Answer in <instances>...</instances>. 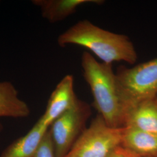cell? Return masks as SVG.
Listing matches in <instances>:
<instances>
[{
  "instance_id": "6da1fadb",
  "label": "cell",
  "mask_w": 157,
  "mask_h": 157,
  "mask_svg": "<svg viewBox=\"0 0 157 157\" xmlns=\"http://www.w3.org/2000/svg\"><path fill=\"white\" fill-rule=\"evenodd\" d=\"M82 67L98 114L109 126L124 128L129 107L117 75L113 71L112 64L98 62L85 51L82 56Z\"/></svg>"
},
{
  "instance_id": "52a82bcc",
  "label": "cell",
  "mask_w": 157,
  "mask_h": 157,
  "mask_svg": "<svg viewBox=\"0 0 157 157\" xmlns=\"http://www.w3.org/2000/svg\"><path fill=\"white\" fill-rule=\"evenodd\" d=\"M124 127H130L157 135L155 98L140 101L130 107L126 113Z\"/></svg>"
},
{
  "instance_id": "3957f363",
  "label": "cell",
  "mask_w": 157,
  "mask_h": 157,
  "mask_svg": "<svg viewBox=\"0 0 157 157\" xmlns=\"http://www.w3.org/2000/svg\"><path fill=\"white\" fill-rule=\"evenodd\" d=\"M122 128L109 126L97 115L79 136L66 157H109L121 146Z\"/></svg>"
},
{
  "instance_id": "9a60e30c",
  "label": "cell",
  "mask_w": 157,
  "mask_h": 157,
  "mask_svg": "<svg viewBox=\"0 0 157 157\" xmlns=\"http://www.w3.org/2000/svg\"><path fill=\"white\" fill-rule=\"evenodd\" d=\"M2 129V124H0V132L1 131V130Z\"/></svg>"
},
{
  "instance_id": "5b68a950",
  "label": "cell",
  "mask_w": 157,
  "mask_h": 157,
  "mask_svg": "<svg viewBox=\"0 0 157 157\" xmlns=\"http://www.w3.org/2000/svg\"><path fill=\"white\" fill-rule=\"evenodd\" d=\"M91 114L89 105L78 99L72 108L65 112L51 125L50 130L56 157H66Z\"/></svg>"
},
{
  "instance_id": "5bb4252c",
  "label": "cell",
  "mask_w": 157,
  "mask_h": 157,
  "mask_svg": "<svg viewBox=\"0 0 157 157\" xmlns=\"http://www.w3.org/2000/svg\"><path fill=\"white\" fill-rule=\"evenodd\" d=\"M109 157H124L123 153L122 152L121 147H118V148Z\"/></svg>"
},
{
  "instance_id": "277c9868",
  "label": "cell",
  "mask_w": 157,
  "mask_h": 157,
  "mask_svg": "<svg viewBox=\"0 0 157 157\" xmlns=\"http://www.w3.org/2000/svg\"><path fill=\"white\" fill-rule=\"evenodd\" d=\"M129 108L157 95V58L132 67L121 66L116 73Z\"/></svg>"
},
{
  "instance_id": "2e32d148",
  "label": "cell",
  "mask_w": 157,
  "mask_h": 157,
  "mask_svg": "<svg viewBox=\"0 0 157 157\" xmlns=\"http://www.w3.org/2000/svg\"><path fill=\"white\" fill-rule=\"evenodd\" d=\"M155 101H156V102H157V95L156 96V97H155Z\"/></svg>"
},
{
  "instance_id": "30bf717a",
  "label": "cell",
  "mask_w": 157,
  "mask_h": 157,
  "mask_svg": "<svg viewBox=\"0 0 157 157\" xmlns=\"http://www.w3.org/2000/svg\"><path fill=\"white\" fill-rule=\"evenodd\" d=\"M32 4L39 8L43 17L50 23L62 21L85 4H101L102 0H33Z\"/></svg>"
},
{
  "instance_id": "9c48e42d",
  "label": "cell",
  "mask_w": 157,
  "mask_h": 157,
  "mask_svg": "<svg viewBox=\"0 0 157 157\" xmlns=\"http://www.w3.org/2000/svg\"><path fill=\"white\" fill-rule=\"evenodd\" d=\"M121 147L141 157H157V135L124 127Z\"/></svg>"
},
{
  "instance_id": "8992f818",
  "label": "cell",
  "mask_w": 157,
  "mask_h": 157,
  "mask_svg": "<svg viewBox=\"0 0 157 157\" xmlns=\"http://www.w3.org/2000/svg\"><path fill=\"white\" fill-rule=\"evenodd\" d=\"M74 79L71 75L65 76L52 91L44 113L39 120L48 127L75 105L78 98L74 91Z\"/></svg>"
},
{
  "instance_id": "ba28073f",
  "label": "cell",
  "mask_w": 157,
  "mask_h": 157,
  "mask_svg": "<svg viewBox=\"0 0 157 157\" xmlns=\"http://www.w3.org/2000/svg\"><path fill=\"white\" fill-rule=\"evenodd\" d=\"M49 127L39 119L28 132L15 141L0 157H34Z\"/></svg>"
},
{
  "instance_id": "7a4b0ae2",
  "label": "cell",
  "mask_w": 157,
  "mask_h": 157,
  "mask_svg": "<svg viewBox=\"0 0 157 157\" xmlns=\"http://www.w3.org/2000/svg\"><path fill=\"white\" fill-rule=\"evenodd\" d=\"M57 41L61 47H83L106 63L123 61L134 64L137 60L135 46L127 36L102 29L87 20L70 27L59 36Z\"/></svg>"
},
{
  "instance_id": "4fadbf2b",
  "label": "cell",
  "mask_w": 157,
  "mask_h": 157,
  "mask_svg": "<svg viewBox=\"0 0 157 157\" xmlns=\"http://www.w3.org/2000/svg\"><path fill=\"white\" fill-rule=\"evenodd\" d=\"M121 149H122V152L123 153L124 157H141L135 154V153H133L132 152L130 151L129 150L124 149L122 147H121Z\"/></svg>"
},
{
  "instance_id": "8fae6325",
  "label": "cell",
  "mask_w": 157,
  "mask_h": 157,
  "mask_svg": "<svg viewBox=\"0 0 157 157\" xmlns=\"http://www.w3.org/2000/svg\"><path fill=\"white\" fill-rule=\"evenodd\" d=\"M28 105L18 97V92L10 82H0V117H28Z\"/></svg>"
},
{
  "instance_id": "7c38bea8",
  "label": "cell",
  "mask_w": 157,
  "mask_h": 157,
  "mask_svg": "<svg viewBox=\"0 0 157 157\" xmlns=\"http://www.w3.org/2000/svg\"><path fill=\"white\" fill-rule=\"evenodd\" d=\"M34 157H56L50 128L44 136Z\"/></svg>"
}]
</instances>
